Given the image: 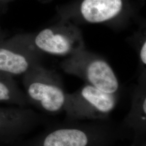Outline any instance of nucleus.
<instances>
[{
	"instance_id": "f257e3e1",
	"label": "nucleus",
	"mask_w": 146,
	"mask_h": 146,
	"mask_svg": "<svg viewBox=\"0 0 146 146\" xmlns=\"http://www.w3.org/2000/svg\"><path fill=\"white\" fill-rule=\"evenodd\" d=\"M37 135L13 146H114L130 137L120 123L109 120L68 121L48 124Z\"/></svg>"
},
{
	"instance_id": "f03ea898",
	"label": "nucleus",
	"mask_w": 146,
	"mask_h": 146,
	"mask_svg": "<svg viewBox=\"0 0 146 146\" xmlns=\"http://www.w3.org/2000/svg\"><path fill=\"white\" fill-rule=\"evenodd\" d=\"M22 77L29 104L46 115H57L63 111L67 93L57 74L40 63Z\"/></svg>"
},
{
	"instance_id": "7ed1b4c3",
	"label": "nucleus",
	"mask_w": 146,
	"mask_h": 146,
	"mask_svg": "<svg viewBox=\"0 0 146 146\" xmlns=\"http://www.w3.org/2000/svg\"><path fill=\"white\" fill-rule=\"evenodd\" d=\"M17 36L39 54L69 57L84 49L81 31L68 22L56 23L33 34H21Z\"/></svg>"
},
{
	"instance_id": "20e7f679",
	"label": "nucleus",
	"mask_w": 146,
	"mask_h": 146,
	"mask_svg": "<svg viewBox=\"0 0 146 146\" xmlns=\"http://www.w3.org/2000/svg\"><path fill=\"white\" fill-rule=\"evenodd\" d=\"M118 102V95L108 94L85 84L67 94L63 111L68 121H102L110 116Z\"/></svg>"
},
{
	"instance_id": "39448f33",
	"label": "nucleus",
	"mask_w": 146,
	"mask_h": 146,
	"mask_svg": "<svg viewBox=\"0 0 146 146\" xmlns=\"http://www.w3.org/2000/svg\"><path fill=\"white\" fill-rule=\"evenodd\" d=\"M62 68L86 84L105 93L118 95L120 83L114 70L105 60L96 55L84 49L68 57L62 63Z\"/></svg>"
},
{
	"instance_id": "423d86ee",
	"label": "nucleus",
	"mask_w": 146,
	"mask_h": 146,
	"mask_svg": "<svg viewBox=\"0 0 146 146\" xmlns=\"http://www.w3.org/2000/svg\"><path fill=\"white\" fill-rule=\"evenodd\" d=\"M49 123L46 115L27 107H0V145H14L37 127Z\"/></svg>"
},
{
	"instance_id": "0eeeda50",
	"label": "nucleus",
	"mask_w": 146,
	"mask_h": 146,
	"mask_svg": "<svg viewBox=\"0 0 146 146\" xmlns=\"http://www.w3.org/2000/svg\"><path fill=\"white\" fill-rule=\"evenodd\" d=\"M40 56L17 35L5 38L0 41V73L12 78L23 76L40 63Z\"/></svg>"
},
{
	"instance_id": "6e6552de",
	"label": "nucleus",
	"mask_w": 146,
	"mask_h": 146,
	"mask_svg": "<svg viewBox=\"0 0 146 146\" xmlns=\"http://www.w3.org/2000/svg\"><path fill=\"white\" fill-rule=\"evenodd\" d=\"M120 124L133 137L135 146L146 141V85L143 78L134 89L130 110Z\"/></svg>"
},
{
	"instance_id": "1a4fd4ad",
	"label": "nucleus",
	"mask_w": 146,
	"mask_h": 146,
	"mask_svg": "<svg viewBox=\"0 0 146 146\" xmlns=\"http://www.w3.org/2000/svg\"><path fill=\"white\" fill-rule=\"evenodd\" d=\"M123 7V0H84L80 5V13L88 23L102 24L118 17Z\"/></svg>"
},
{
	"instance_id": "9d476101",
	"label": "nucleus",
	"mask_w": 146,
	"mask_h": 146,
	"mask_svg": "<svg viewBox=\"0 0 146 146\" xmlns=\"http://www.w3.org/2000/svg\"><path fill=\"white\" fill-rule=\"evenodd\" d=\"M0 104L19 107L29 105L26 95L14 78L0 73Z\"/></svg>"
},
{
	"instance_id": "9b49d317",
	"label": "nucleus",
	"mask_w": 146,
	"mask_h": 146,
	"mask_svg": "<svg viewBox=\"0 0 146 146\" xmlns=\"http://www.w3.org/2000/svg\"><path fill=\"white\" fill-rule=\"evenodd\" d=\"M140 59L143 65L146 64V41L145 40L142 43L141 48L140 49Z\"/></svg>"
},
{
	"instance_id": "f8f14e48",
	"label": "nucleus",
	"mask_w": 146,
	"mask_h": 146,
	"mask_svg": "<svg viewBox=\"0 0 146 146\" xmlns=\"http://www.w3.org/2000/svg\"><path fill=\"white\" fill-rule=\"evenodd\" d=\"M1 6V5H0ZM5 34L4 31H3V29H2V27L1 26V24H0V41H2L5 38Z\"/></svg>"
},
{
	"instance_id": "ddd939ff",
	"label": "nucleus",
	"mask_w": 146,
	"mask_h": 146,
	"mask_svg": "<svg viewBox=\"0 0 146 146\" xmlns=\"http://www.w3.org/2000/svg\"><path fill=\"white\" fill-rule=\"evenodd\" d=\"M12 1H14V0H0V5L5 4V3L10 2Z\"/></svg>"
},
{
	"instance_id": "4468645a",
	"label": "nucleus",
	"mask_w": 146,
	"mask_h": 146,
	"mask_svg": "<svg viewBox=\"0 0 146 146\" xmlns=\"http://www.w3.org/2000/svg\"><path fill=\"white\" fill-rule=\"evenodd\" d=\"M137 146H146V141L142 142V143H141L140 144H139Z\"/></svg>"
},
{
	"instance_id": "2eb2a0df",
	"label": "nucleus",
	"mask_w": 146,
	"mask_h": 146,
	"mask_svg": "<svg viewBox=\"0 0 146 146\" xmlns=\"http://www.w3.org/2000/svg\"><path fill=\"white\" fill-rule=\"evenodd\" d=\"M135 146V144L134 143H133L132 142V143L131 144V145H129V146Z\"/></svg>"
}]
</instances>
